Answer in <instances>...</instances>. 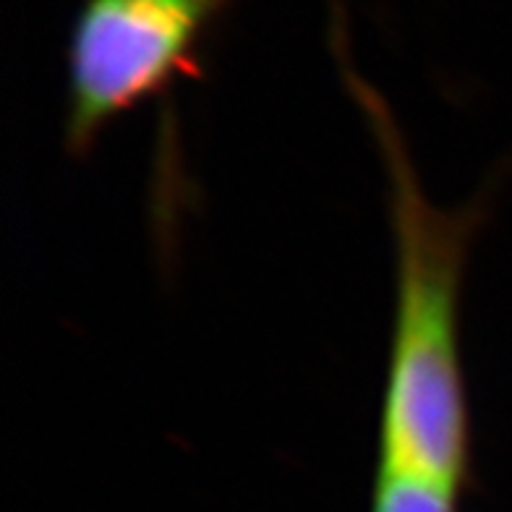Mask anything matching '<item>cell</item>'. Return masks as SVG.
<instances>
[{"label": "cell", "instance_id": "3", "mask_svg": "<svg viewBox=\"0 0 512 512\" xmlns=\"http://www.w3.org/2000/svg\"><path fill=\"white\" fill-rule=\"evenodd\" d=\"M463 489L395 471H374L371 512H458Z\"/></svg>", "mask_w": 512, "mask_h": 512}, {"label": "cell", "instance_id": "2", "mask_svg": "<svg viewBox=\"0 0 512 512\" xmlns=\"http://www.w3.org/2000/svg\"><path fill=\"white\" fill-rule=\"evenodd\" d=\"M212 8L215 0H89L68 50V152L87 155L121 115L189 74Z\"/></svg>", "mask_w": 512, "mask_h": 512}, {"label": "cell", "instance_id": "1", "mask_svg": "<svg viewBox=\"0 0 512 512\" xmlns=\"http://www.w3.org/2000/svg\"><path fill=\"white\" fill-rule=\"evenodd\" d=\"M390 191L395 309L377 429V468L463 489L471 473L460 304L476 207L429 199L400 128L366 102Z\"/></svg>", "mask_w": 512, "mask_h": 512}]
</instances>
